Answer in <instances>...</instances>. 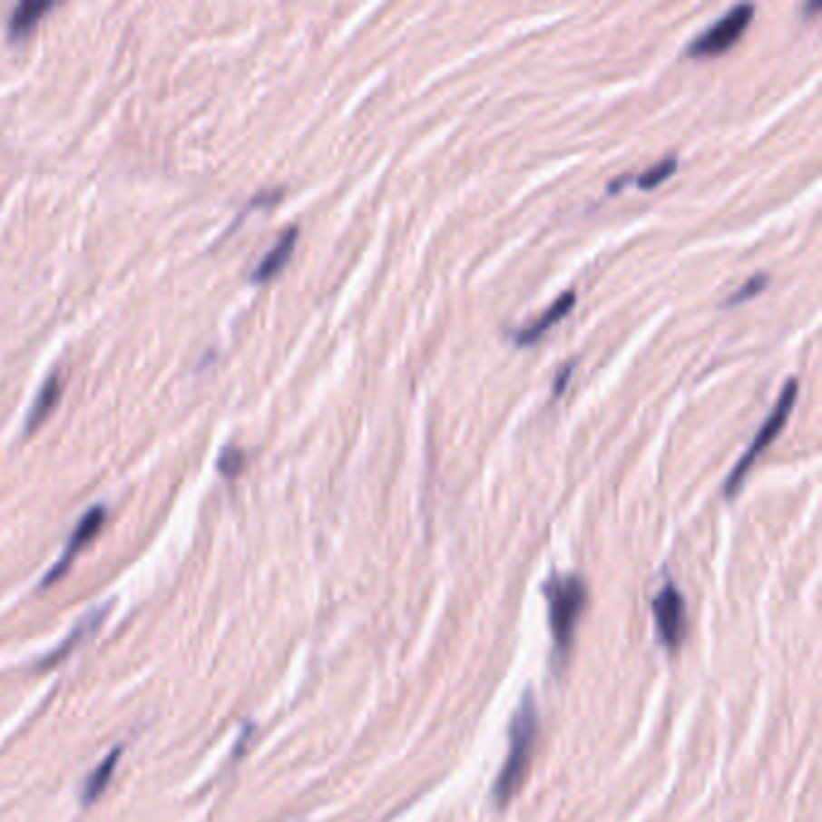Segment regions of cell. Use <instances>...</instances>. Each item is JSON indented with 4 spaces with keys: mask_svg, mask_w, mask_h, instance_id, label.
I'll return each instance as SVG.
<instances>
[{
    "mask_svg": "<svg viewBox=\"0 0 822 822\" xmlns=\"http://www.w3.org/2000/svg\"><path fill=\"white\" fill-rule=\"evenodd\" d=\"M767 285H769V275L755 273L750 280L745 282V285H740V288L736 289L729 299H726L724 307H739V304L748 302V299H752V297H758L759 292L767 288Z\"/></svg>",
    "mask_w": 822,
    "mask_h": 822,
    "instance_id": "5bb4252c",
    "label": "cell"
},
{
    "mask_svg": "<svg viewBox=\"0 0 822 822\" xmlns=\"http://www.w3.org/2000/svg\"><path fill=\"white\" fill-rule=\"evenodd\" d=\"M654 620L656 630H659L661 641L668 649H678L685 640L688 632V618H685V601H682L680 591L673 583H668L661 589L659 596L654 598Z\"/></svg>",
    "mask_w": 822,
    "mask_h": 822,
    "instance_id": "5b68a950",
    "label": "cell"
},
{
    "mask_svg": "<svg viewBox=\"0 0 822 822\" xmlns=\"http://www.w3.org/2000/svg\"><path fill=\"white\" fill-rule=\"evenodd\" d=\"M574 304H576V295L572 292V289H570V292H564V295L557 297L555 302L550 304L548 311H545L543 317H538L535 321L526 324L524 328L519 330V333H516V338H514V340H516V345H521V347H526V345L538 343V340H541V338L545 336V333H548V330L553 328V326L560 324V321H563V318L567 317V314H570L572 309H574Z\"/></svg>",
    "mask_w": 822,
    "mask_h": 822,
    "instance_id": "52a82bcc",
    "label": "cell"
},
{
    "mask_svg": "<svg viewBox=\"0 0 822 822\" xmlns=\"http://www.w3.org/2000/svg\"><path fill=\"white\" fill-rule=\"evenodd\" d=\"M796 396H798V381L791 379L787 387L781 388V394L779 398H777V403H774L772 413H769V417L762 422V427L758 429V435L752 436L750 446L745 449L743 456L739 458V464L733 465V471L729 473V478H726L724 483V494L733 497V494L739 493L740 485L745 483V475L750 473L752 464H755V458H758L762 451L769 449V444L779 436V432L784 429V425H787L788 415L794 410Z\"/></svg>",
    "mask_w": 822,
    "mask_h": 822,
    "instance_id": "3957f363",
    "label": "cell"
},
{
    "mask_svg": "<svg viewBox=\"0 0 822 822\" xmlns=\"http://www.w3.org/2000/svg\"><path fill=\"white\" fill-rule=\"evenodd\" d=\"M627 181H630V176H620L618 181H612L611 186H608V191H611V193H618V191L622 189V186H625Z\"/></svg>",
    "mask_w": 822,
    "mask_h": 822,
    "instance_id": "e0dca14e",
    "label": "cell"
},
{
    "mask_svg": "<svg viewBox=\"0 0 822 822\" xmlns=\"http://www.w3.org/2000/svg\"><path fill=\"white\" fill-rule=\"evenodd\" d=\"M104 615H106V608H102V611H92L90 615H84L83 622H80V625L75 627V632H73L71 637H68V640H65L64 644H61V647L56 649V654L51 656V659L46 661V663H54V661L64 659V656L71 654L73 649H75V644H78V640L83 641L84 637H87V634L94 632V630H97V627H99V622H102V620H104Z\"/></svg>",
    "mask_w": 822,
    "mask_h": 822,
    "instance_id": "7c38bea8",
    "label": "cell"
},
{
    "mask_svg": "<svg viewBox=\"0 0 822 822\" xmlns=\"http://www.w3.org/2000/svg\"><path fill=\"white\" fill-rule=\"evenodd\" d=\"M297 237H299V230H297V227H289V230H285V232L280 234V240L273 244V249H270V251L260 259V263L256 266V270H253V275H251L253 280L256 282L270 280L273 275L280 273L282 268H285V263L289 260V256H292V251H295Z\"/></svg>",
    "mask_w": 822,
    "mask_h": 822,
    "instance_id": "ba28073f",
    "label": "cell"
},
{
    "mask_svg": "<svg viewBox=\"0 0 822 822\" xmlns=\"http://www.w3.org/2000/svg\"><path fill=\"white\" fill-rule=\"evenodd\" d=\"M572 372H574V365H564L563 372L557 374V379H555V396H560V394H563V391H564V388H567V381H570Z\"/></svg>",
    "mask_w": 822,
    "mask_h": 822,
    "instance_id": "2e32d148",
    "label": "cell"
},
{
    "mask_svg": "<svg viewBox=\"0 0 822 822\" xmlns=\"http://www.w3.org/2000/svg\"><path fill=\"white\" fill-rule=\"evenodd\" d=\"M119 758H121V748H116V750L109 752V758H106L104 762H99L97 769L90 774V779L84 781V791H83L84 803H94L99 796L104 794V788H106V784H109V779H112V774H113V769H116V762H119Z\"/></svg>",
    "mask_w": 822,
    "mask_h": 822,
    "instance_id": "30bf717a",
    "label": "cell"
},
{
    "mask_svg": "<svg viewBox=\"0 0 822 822\" xmlns=\"http://www.w3.org/2000/svg\"><path fill=\"white\" fill-rule=\"evenodd\" d=\"M61 391H64V387H61V377H58V374H51L49 379L44 381V387L39 388V394H36L34 403H32V408H29V413H27L29 432H32V429H34L36 425H39V422H42L44 417L51 413V408L56 406Z\"/></svg>",
    "mask_w": 822,
    "mask_h": 822,
    "instance_id": "9c48e42d",
    "label": "cell"
},
{
    "mask_svg": "<svg viewBox=\"0 0 822 822\" xmlns=\"http://www.w3.org/2000/svg\"><path fill=\"white\" fill-rule=\"evenodd\" d=\"M104 516H106L104 506H92L90 512L84 514L83 519H80L78 526H75V531H73L71 541H68V545H65L64 557L54 564V570H51L49 576L44 579V586H49L51 582H56L58 576L65 574V570L71 567L73 557L78 555L80 550H83L84 545H87L94 535H97V531L102 528V524H104Z\"/></svg>",
    "mask_w": 822,
    "mask_h": 822,
    "instance_id": "8992f818",
    "label": "cell"
},
{
    "mask_svg": "<svg viewBox=\"0 0 822 822\" xmlns=\"http://www.w3.org/2000/svg\"><path fill=\"white\" fill-rule=\"evenodd\" d=\"M49 10H54V3H46V0L22 3V5L15 7L13 15H10V36H22L24 32H29L36 24V20H42Z\"/></svg>",
    "mask_w": 822,
    "mask_h": 822,
    "instance_id": "8fae6325",
    "label": "cell"
},
{
    "mask_svg": "<svg viewBox=\"0 0 822 822\" xmlns=\"http://www.w3.org/2000/svg\"><path fill=\"white\" fill-rule=\"evenodd\" d=\"M535 739H538V709H535V700L531 692H526L519 709L514 714L512 726H509V750H506L504 765H502L493 791L497 806H506L519 794L528 767H531V758H533Z\"/></svg>",
    "mask_w": 822,
    "mask_h": 822,
    "instance_id": "6da1fadb",
    "label": "cell"
},
{
    "mask_svg": "<svg viewBox=\"0 0 822 822\" xmlns=\"http://www.w3.org/2000/svg\"><path fill=\"white\" fill-rule=\"evenodd\" d=\"M241 465H244V454H241V449H237V446H227V449L220 454V471L225 473V475L240 473Z\"/></svg>",
    "mask_w": 822,
    "mask_h": 822,
    "instance_id": "9a60e30c",
    "label": "cell"
},
{
    "mask_svg": "<svg viewBox=\"0 0 822 822\" xmlns=\"http://www.w3.org/2000/svg\"><path fill=\"white\" fill-rule=\"evenodd\" d=\"M675 167H678V160H675L673 155H668L666 160H661V162L654 164L651 169H647V171H641V174L637 176V186H640L641 191L656 189V186H661V183L666 181V179H670V176H673Z\"/></svg>",
    "mask_w": 822,
    "mask_h": 822,
    "instance_id": "4fadbf2b",
    "label": "cell"
},
{
    "mask_svg": "<svg viewBox=\"0 0 822 822\" xmlns=\"http://www.w3.org/2000/svg\"><path fill=\"white\" fill-rule=\"evenodd\" d=\"M752 15L755 7L752 5H736L729 13H724L719 17L711 27H707L704 32L692 39L685 54L690 58H714L726 54L729 49H733L739 44L740 36L745 34V29L750 27Z\"/></svg>",
    "mask_w": 822,
    "mask_h": 822,
    "instance_id": "277c9868",
    "label": "cell"
},
{
    "mask_svg": "<svg viewBox=\"0 0 822 822\" xmlns=\"http://www.w3.org/2000/svg\"><path fill=\"white\" fill-rule=\"evenodd\" d=\"M545 598H548L550 632L555 640V651L564 659L574 644L576 625L589 603V591L579 576H553L545 583Z\"/></svg>",
    "mask_w": 822,
    "mask_h": 822,
    "instance_id": "7a4b0ae2",
    "label": "cell"
}]
</instances>
